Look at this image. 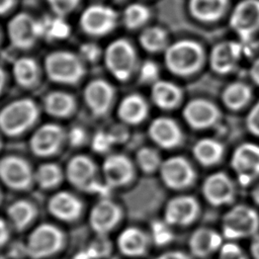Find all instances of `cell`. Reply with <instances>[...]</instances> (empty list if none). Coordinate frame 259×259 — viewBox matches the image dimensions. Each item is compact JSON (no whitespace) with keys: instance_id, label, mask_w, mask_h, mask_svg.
<instances>
[{"instance_id":"obj_1","label":"cell","mask_w":259,"mask_h":259,"mask_svg":"<svg viewBox=\"0 0 259 259\" xmlns=\"http://www.w3.org/2000/svg\"><path fill=\"white\" fill-rule=\"evenodd\" d=\"M164 61L169 72L188 77L200 70L204 62V50L196 40L183 38L170 44L164 51Z\"/></svg>"},{"instance_id":"obj_2","label":"cell","mask_w":259,"mask_h":259,"mask_svg":"<svg viewBox=\"0 0 259 259\" xmlns=\"http://www.w3.org/2000/svg\"><path fill=\"white\" fill-rule=\"evenodd\" d=\"M259 232V214L246 204H236L225 212L222 235L228 241L253 238Z\"/></svg>"},{"instance_id":"obj_3","label":"cell","mask_w":259,"mask_h":259,"mask_svg":"<svg viewBox=\"0 0 259 259\" xmlns=\"http://www.w3.org/2000/svg\"><path fill=\"white\" fill-rule=\"evenodd\" d=\"M66 243L64 232L56 225L44 223L28 235L24 250L32 259H46L58 254Z\"/></svg>"},{"instance_id":"obj_4","label":"cell","mask_w":259,"mask_h":259,"mask_svg":"<svg viewBox=\"0 0 259 259\" xmlns=\"http://www.w3.org/2000/svg\"><path fill=\"white\" fill-rule=\"evenodd\" d=\"M38 107L29 98L13 100L0 110V130L7 136L26 131L37 118Z\"/></svg>"},{"instance_id":"obj_5","label":"cell","mask_w":259,"mask_h":259,"mask_svg":"<svg viewBox=\"0 0 259 259\" xmlns=\"http://www.w3.org/2000/svg\"><path fill=\"white\" fill-rule=\"evenodd\" d=\"M45 70L51 80L63 84L77 83L85 72L82 59L67 51H57L48 55Z\"/></svg>"},{"instance_id":"obj_6","label":"cell","mask_w":259,"mask_h":259,"mask_svg":"<svg viewBox=\"0 0 259 259\" xmlns=\"http://www.w3.org/2000/svg\"><path fill=\"white\" fill-rule=\"evenodd\" d=\"M95 173V164L90 158L83 155L73 157L66 167L67 179L73 186L83 191L100 193L106 197L110 187L106 183H100L96 179Z\"/></svg>"},{"instance_id":"obj_7","label":"cell","mask_w":259,"mask_h":259,"mask_svg":"<svg viewBox=\"0 0 259 259\" xmlns=\"http://www.w3.org/2000/svg\"><path fill=\"white\" fill-rule=\"evenodd\" d=\"M108 71L119 81L130 78L136 68L137 56L132 44L124 38L111 41L104 53Z\"/></svg>"},{"instance_id":"obj_8","label":"cell","mask_w":259,"mask_h":259,"mask_svg":"<svg viewBox=\"0 0 259 259\" xmlns=\"http://www.w3.org/2000/svg\"><path fill=\"white\" fill-rule=\"evenodd\" d=\"M230 26L242 44L250 41L259 31V0H241L230 15Z\"/></svg>"},{"instance_id":"obj_9","label":"cell","mask_w":259,"mask_h":259,"mask_svg":"<svg viewBox=\"0 0 259 259\" xmlns=\"http://www.w3.org/2000/svg\"><path fill=\"white\" fill-rule=\"evenodd\" d=\"M231 167L242 185H249L259 177V145L243 143L231 156Z\"/></svg>"},{"instance_id":"obj_10","label":"cell","mask_w":259,"mask_h":259,"mask_svg":"<svg viewBox=\"0 0 259 259\" xmlns=\"http://www.w3.org/2000/svg\"><path fill=\"white\" fill-rule=\"evenodd\" d=\"M159 171L163 183L174 190H183L190 187L196 178V173L190 162L181 156L164 160Z\"/></svg>"},{"instance_id":"obj_11","label":"cell","mask_w":259,"mask_h":259,"mask_svg":"<svg viewBox=\"0 0 259 259\" xmlns=\"http://www.w3.org/2000/svg\"><path fill=\"white\" fill-rule=\"evenodd\" d=\"M11 44L21 50L28 49L41 37L40 19H34L29 14L21 12L14 15L7 25Z\"/></svg>"},{"instance_id":"obj_12","label":"cell","mask_w":259,"mask_h":259,"mask_svg":"<svg viewBox=\"0 0 259 259\" xmlns=\"http://www.w3.org/2000/svg\"><path fill=\"white\" fill-rule=\"evenodd\" d=\"M200 213L198 200L191 195L171 198L164 208V221L171 227H186L194 223Z\"/></svg>"},{"instance_id":"obj_13","label":"cell","mask_w":259,"mask_h":259,"mask_svg":"<svg viewBox=\"0 0 259 259\" xmlns=\"http://www.w3.org/2000/svg\"><path fill=\"white\" fill-rule=\"evenodd\" d=\"M122 219L121 207L113 200L102 197L91 208L89 226L96 235H108Z\"/></svg>"},{"instance_id":"obj_14","label":"cell","mask_w":259,"mask_h":259,"mask_svg":"<svg viewBox=\"0 0 259 259\" xmlns=\"http://www.w3.org/2000/svg\"><path fill=\"white\" fill-rule=\"evenodd\" d=\"M204 199L212 206H224L233 203L236 196L234 181L224 172L207 176L201 186Z\"/></svg>"},{"instance_id":"obj_15","label":"cell","mask_w":259,"mask_h":259,"mask_svg":"<svg viewBox=\"0 0 259 259\" xmlns=\"http://www.w3.org/2000/svg\"><path fill=\"white\" fill-rule=\"evenodd\" d=\"M117 21V13L109 6L93 4L80 17L82 29L91 35H103L111 31Z\"/></svg>"},{"instance_id":"obj_16","label":"cell","mask_w":259,"mask_h":259,"mask_svg":"<svg viewBox=\"0 0 259 259\" xmlns=\"http://www.w3.org/2000/svg\"><path fill=\"white\" fill-rule=\"evenodd\" d=\"M182 115L190 127L206 130L219 122L221 111L213 102L203 98H195L185 104Z\"/></svg>"},{"instance_id":"obj_17","label":"cell","mask_w":259,"mask_h":259,"mask_svg":"<svg viewBox=\"0 0 259 259\" xmlns=\"http://www.w3.org/2000/svg\"><path fill=\"white\" fill-rule=\"evenodd\" d=\"M34 178L29 164L20 157L7 156L0 160V179L11 189L24 190Z\"/></svg>"},{"instance_id":"obj_18","label":"cell","mask_w":259,"mask_h":259,"mask_svg":"<svg viewBox=\"0 0 259 259\" xmlns=\"http://www.w3.org/2000/svg\"><path fill=\"white\" fill-rule=\"evenodd\" d=\"M242 45L236 40H224L214 45L208 57L210 69L219 75L233 72L242 58Z\"/></svg>"},{"instance_id":"obj_19","label":"cell","mask_w":259,"mask_h":259,"mask_svg":"<svg viewBox=\"0 0 259 259\" xmlns=\"http://www.w3.org/2000/svg\"><path fill=\"white\" fill-rule=\"evenodd\" d=\"M64 138V131L59 124L46 123L32 135L29 143L31 152L39 157L51 156L59 150Z\"/></svg>"},{"instance_id":"obj_20","label":"cell","mask_w":259,"mask_h":259,"mask_svg":"<svg viewBox=\"0 0 259 259\" xmlns=\"http://www.w3.org/2000/svg\"><path fill=\"white\" fill-rule=\"evenodd\" d=\"M149 136L156 145L163 149H174L183 141L180 126L174 119L167 116L157 117L150 123Z\"/></svg>"},{"instance_id":"obj_21","label":"cell","mask_w":259,"mask_h":259,"mask_svg":"<svg viewBox=\"0 0 259 259\" xmlns=\"http://www.w3.org/2000/svg\"><path fill=\"white\" fill-rule=\"evenodd\" d=\"M224 237L218 231L201 227L193 231L188 240V248L192 257L203 259L219 252L224 244Z\"/></svg>"},{"instance_id":"obj_22","label":"cell","mask_w":259,"mask_h":259,"mask_svg":"<svg viewBox=\"0 0 259 259\" xmlns=\"http://www.w3.org/2000/svg\"><path fill=\"white\" fill-rule=\"evenodd\" d=\"M48 210L57 220L65 223L76 222L83 210L82 201L73 193L60 191L49 200Z\"/></svg>"},{"instance_id":"obj_23","label":"cell","mask_w":259,"mask_h":259,"mask_svg":"<svg viewBox=\"0 0 259 259\" xmlns=\"http://www.w3.org/2000/svg\"><path fill=\"white\" fill-rule=\"evenodd\" d=\"M114 95L112 86L103 79L90 81L84 89V99L95 115H103L109 109Z\"/></svg>"},{"instance_id":"obj_24","label":"cell","mask_w":259,"mask_h":259,"mask_svg":"<svg viewBox=\"0 0 259 259\" xmlns=\"http://www.w3.org/2000/svg\"><path fill=\"white\" fill-rule=\"evenodd\" d=\"M105 183L110 187L127 184L134 177V166L131 160L121 154L108 156L102 165Z\"/></svg>"},{"instance_id":"obj_25","label":"cell","mask_w":259,"mask_h":259,"mask_svg":"<svg viewBox=\"0 0 259 259\" xmlns=\"http://www.w3.org/2000/svg\"><path fill=\"white\" fill-rule=\"evenodd\" d=\"M152 242L150 234L137 227H127L120 232L116 239L119 252L126 257H141L145 255Z\"/></svg>"},{"instance_id":"obj_26","label":"cell","mask_w":259,"mask_h":259,"mask_svg":"<svg viewBox=\"0 0 259 259\" xmlns=\"http://www.w3.org/2000/svg\"><path fill=\"white\" fill-rule=\"evenodd\" d=\"M229 0H189L188 10L193 18L201 22H213L223 17Z\"/></svg>"},{"instance_id":"obj_27","label":"cell","mask_w":259,"mask_h":259,"mask_svg":"<svg viewBox=\"0 0 259 259\" xmlns=\"http://www.w3.org/2000/svg\"><path fill=\"white\" fill-rule=\"evenodd\" d=\"M182 90L175 83L167 80H157L152 84L151 97L153 102L162 109H173L182 99Z\"/></svg>"},{"instance_id":"obj_28","label":"cell","mask_w":259,"mask_h":259,"mask_svg":"<svg viewBox=\"0 0 259 259\" xmlns=\"http://www.w3.org/2000/svg\"><path fill=\"white\" fill-rule=\"evenodd\" d=\"M225 153L224 145L212 138H203L198 140L192 147L194 159L204 167H210L218 164Z\"/></svg>"},{"instance_id":"obj_29","label":"cell","mask_w":259,"mask_h":259,"mask_svg":"<svg viewBox=\"0 0 259 259\" xmlns=\"http://www.w3.org/2000/svg\"><path fill=\"white\" fill-rule=\"evenodd\" d=\"M117 113L124 123L137 124L146 118L148 114V105L141 95L130 94L120 101Z\"/></svg>"},{"instance_id":"obj_30","label":"cell","mask_w":259,"mask_h":259,"mask_svg":"<svg viewBox=\"0 0 259 259\" xmlns=\"http://www.w3.org/2000/svg\"><path fill=\"white\" fill-rule=\"evenodd\" d=\"M221 98L223 104L230 110H240L250 102L252 89L244 82L235 81L225 87Z\"/></svg>"},{"instance_id":"obj_31","label":"cell","mask_w":259,"mask_h":259,"mask_svg":"<svg viewBox=\"0 0 259 259\" xmlns=\"http://www.w3.org/2000/svg\"><path fill=\"white\" fill-rule=\"evenodd\" d=\"M35 206L28 200L19 199L12 202L7 208V217L11 226L17 231H23L36 217Z\"/></svg>"},{"instance_id":"obj_32","label":"cell","mask_w":259,"mask_h":259,"mask_svg":"<svg viewBox=\"0 0 259 259\" xmlns=\"http://www.w3.org/2000/svg\"><path fill=\"white\" fill-rule=\"evenodd\" d=\"M44 105L46 111L51 115L66 117L73 112L75 108V99L67 92L54 91L45 97Z\"/></svg>"},{"instance_id":"obj_33","label":"cell","mask_w":259,"mask_h":259,"mask_svg":"<svg viewBox=\"0 0 259 259\" xmlns=\"http://www.w3.org/2000/svg\"><path fill=\"white\" fill-rule=\"evenodd\" d=\"M15 81L23 87L32 86L38 78V66L36 62L28 57L17 59L12 68Z\"/></svg>"},{"instance_id":"obj_34","label":"cell","mask_w":259,"mask_h":259,"mask_svg":"<svg viewBox=\"0 0 259 259\" xmlns=\"http://www.w3.org/2000/svg\"><path fill=\"white\" fill-rule=\"evenodd\" d=\"M140 44L146 51L151 53L165 51L169 46L168 34L166 30L160 26H150L141 32Z\"/></svg>"},{"instance_id":"obj_35","label":"cell","mask_w":259,"mask_h":259,"mask_svg":"<svg viewBox=\"0 0 259 259\" xmlns=\"http://www.w3.org/2000/svg\"><path fill=\"white\" fill-rule=\"evenodd\" d=\"M36 183L44 189H51L59 185L63 179V172L59 165L46 163L40 165L34 173Z\"/></svg>"},{"instance_id":"obj_36","label":"cell","mask_w":259,"mask_h":259,"mask_svg":"<svg viewBox=\"0 0 259 259\" xmlns=\"http://www.w3.org/2000/svg\"><path fill=\"white\" fill-rule=\"evenodd\" d=\"M41 37L45 36L49 39H62L66 38L70 33V26L62 16L56 15L55 17H46L40 19Z\"/></svg>"},{"instance_id":"obj_37","label":"cell","mask_w":259,"mask_h":259,"mask_svg":"<svg viewBox=\"0 0 259 259\" xmlns=\"http://www.w3.org/2000/svg\"><path fill=\"white\" fill-rule=\"evenodd\" d=\"M150 17V10L141 3H133L123 11V22L130 29H135L144 25Z\"/></svg>"},{"instance_id":"obj_38","label":"cell","mask_w":259,"mask_h":259,"mask_svg":"<svg viewBox=\"0 0 259 259\" xmlns=\"http://www.w3.org/2000/svg\"><path fill=\"white\" fill-rule=\"evenodd\" d=\"M112 248V242L109 240L107 235H96L87 247L86 257L88 259L106 258L111 254Z\"/></svg>"},{"instance_id":"obj_39","label":"cell","mask_w":259,"mask_h":259,"mask_svg":"<svg viewBox=\"0 0 259 259\" xmlns=\"http://www.w3.org/2000/svg\"><path fill=\"white\" fill-rule=\"evenodd\" d=\"M137 162L139 167L144 172L151 173L160 169L163 161L158 151L153 148L144 147L141 148L137 153Z\"/></svg>"},{"instance_id":"obj_40","label":"cell","mask_w":259,"mask_h":259,"mask_svg":"<svg viewBox=\"0 0 259 259\" xmlns=\"http://www.w3.org/2000/svg\"><path fill=\"white\" fill-rule=\"evenodd\" d=\"M151 239L158 246H165L172 242L173 232L171 226L167 224L164 220L156 221L151 225Z\"/></svg>"},{"instance_id":"obj_41","label":"cell","mask_w":259,"mask_h":259,"mask_svg":"<svg viewBox=\"0 0 259 259\" xmlns=\"http://www.w3.org/2000/svg\"><path fill=\"white\" fill-rule=\"evenodd\" d=\"M115 144V140L112 136V134L109 132L105 131H99L96 132L92 138V148L95 152L98 153H105L108 151L112 145Z\"/></svg>"},{"instance_id":"obj_42","label":"cell","mask_w":259,"mask_h":259,"mask_svg":"<svg viewBox=\"0 0 259 259\" xmlns=\"http://www.w3.org/2000/svg\"><path fill=\"white\" fill-rule=\"evenodd\" d=\"M219 259H249V257L235 241H228L220 248Z\"/></svg>"},{"instance_id":"obj_43","label":"cell","mask_w":259,"mask_h":259,"mask_svg":"<svg viewBox=\"0 0 259 259\" xmlns=\"http://www.w3.org/2000/svg\"><path fill=\"white\" fill-rule=\"evenodd\" d=\"M52 10L58 16L64 17L73 11L79 4L80 0H47Z\"/></svg>"},{"instance_id":"obj_44","label":"cell","mask_w":259,"mask_h":259,"mask_svg":"<svg viewBox=\"0 0 259 259\" xmlns=\"http://www.w3.org/2000/svg\"><path fill=\"white\" fill-rule=\"evenodd\" d=\"M159 76V68L156 63L152 61L144 62L140 67V79L142 82L155 83Z\"/></svg>"},{"instance_id":"obj_45","label":"cell","mask_w":259,"mask_h":259,"mask_svg":"<svg viewBox=\"0 0 259 259\" xmlns=\"http://www.w3.org/2000/svg\"><path fill=\"white\" fill-rule=\"evenodd\" d=\"M247 130L255 137L259 138V100L251 107L246 116Z\"/></svg>"},{"instance_id":"obj_46","label":"cell","mask_w":259,"mask_h":259,"mask_svg":"<svg viewBox=\"0 0 259 259\" xmlns=\"http://www.w3.org/2000/svg\"><path fill=\"white\" fill-rule=\"evenodd\" d=\"M100 54L101 52L99 47L93 42H86L80 47L81 59L88 62H95L99 58Z\"/></svg>"},{"instance_id":"obj_47","label":"cell","mask_w":259,"mask_h":259,"mask_svg":"<svg viewBox=\"0 0 259 259\" xmlns=\"http://www.w3.org/2000/svg\"><path fill=\"white\" fill-rule=\"evenodd\" d=\"M68 138L72 146H80L84 143L86 139V133L82 127L74 126L68 133Z\"/></svg>"},{"instance_id":"obj_48","label":"cell","mask_w":259,"mask_h":259,"mask_svg":"<svg viewBox=\"0 0 259 259\" xmlns=\"http://www.w3.org/2000/svg\"><path fill=\"white\" fill-rule=\"evenodd\" d=\"M155 259H192V257L183 251L170 250L158 255Z\"/></svg>"},{"instance_id":"obj_49","label":"cell","mask_w":259,"mask_h":259,"mask_svg":"<svg viewBox=\"0 0 259 259\" xmlns=\"http://www.w3.org/2000/svg\"><path fill=\"white\" fill-rule=\"evenodd\" d=\"M10 240V229L7 222L0 218V247L5 246Z\"/></svg>"},{"instance_id":"obj_50","label":"cell","mask_w":259,"mask_h":259,"mask_svg":"<svg viewBox=\"0 0 259 259\" xmlns=\"http://www.w3.org/2000/svg\"><path fill=\"white\" fill-rule=\"evenodd\" d=\"M249 76L251 80L259 86V58H257L251 65L249 69Z\"/></svg>"},{"instance_id":"obj_51","label":"cell","mask_w":259,"mask_h":259,"mask_svg":"<svg viewBox=\"0 0 259 259\" xmlns=\"http://www.w3.org/2000/svg\"><path fill=\"white\" fill-rule=\"evenodd\" d=\"M110 133L112 134L115 143H120L122 141H124L127 137V131L123 127V126H117L115 128H112L110 131Z\"/></svg>"},{"instance_id":"obj_52","label":"cell","mask_w":259,"mask_h":259,"mask_svg":"<svg viewBox=\"0 0 259 259\" xmlns=\"http://www.w3.org/2000/svg\"><path fill=\"white\" fill-rule=\"evenodd\" d=\"M250 254L253 259H259V233L251 238Z\"/></svg>"},{"instance_id":"obj_53","label":"cell","mask_w":259,"mask_h":259,"mask_svg":"<svg viewBox=\"0 0 259 259\" xmlns=\"http://www.w3.org/2000/svg\"><path fill=\"white\" fill-rule=\"evenodd\" d=\"M15 3V0H0V14L6 13Z\"/></svg>"},{"instance_id":"obj_54","label":"cell","mask_w":259,"mask_h":259,"mask_svg":"<svg viewBox=\"0 0 259 259\" xmlns=\"http://www.w3.org/2000/svg\"><path fill=\"white\" fill-rule=\"evenodd\" d=\"M251 197L253 199V201L255 202V204H257L259 206V183H257L251 192Z\"/></svg>"},{"instance_id":"obj_55","label":"cell","mask_w":259,"mask_h":259,"mask_svg":"<svg viewBox=\"0 0 259 259\" xmlns=\"http://www.w3.org/2000/svg\"><path fill=\"white\" fill-rule=\"evenodd\" d=\"M4 83H5V73H4L3 69L0 67V93H1V91L3 89Z\"/></svg>"},{"instance_id":"obj_56","label":"cell","mask_w":259,"mask_h":259,"mask_svg":"<svg viewBox=\"0 0 259 259\" xmlns=\"http://www.w3.org/2000/svg\"><path fill=\"white\" fill-rule=\"evenodd\" d=\"M1 198H2V196H1V192H0V202H1Z\"/></svg>"},{"instance_id":"obj_57","label":"cell","mask_w":259,"mask_h":259,"mask_svg":"<svg viewBox=\"0 0 259 259\" xmlns=\"http://www.w3.org/2000/svg\"><path fill=\"white\" fill-rule=\"evenodd\" d=\"M115 1H122V0H115Z\"/></svg>"},{"instance_id":"obj_58","label":"cell","mask_w":259,"mask_h":259,"mask_svg":"<svg viewBox=\"0 0 259 259\" xmlns=\"http://www.w3.org/2000/svg\"><path fill=\"white\" fill-rule=\"evenodd\" d=\"M0 147H1V141H0Z\"/></svg>"}]
</instances>
